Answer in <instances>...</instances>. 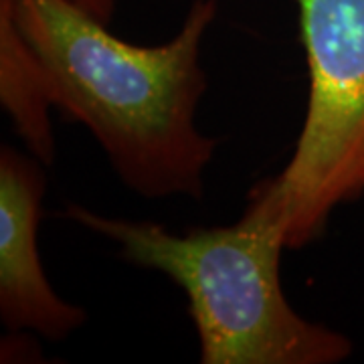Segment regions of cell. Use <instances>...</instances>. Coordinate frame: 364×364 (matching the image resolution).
Here are the masks:
<instances>
[{
	"mask_svg": "<svg viewBox=\"0 0 364 364\" xmlns=\"http://www.w3.org/2000/svg\"><path fill=\"white\" fill-rule=\"evenodd\" d=\"M43 166L11 146L0 150V320L11 332L59 342L85 324L87 314L53 289L41 263Z\"/></svg>",
	"mask_w": 364,
	"mask_h": 364,
	"instance_id": "cell-4",
	"label": "cell"
},
{
	"mask_svg": "<svg viewBox=\"0 0 364 364\" xmlns=\"http://www.w3.org/2000/svg\"><path fill=\"white\" fill-rule=\"evenodd\" d=\"M71 2L105 25H109L116 11V0H71Z\"/></svg>",
	"mask_w": 364,
	"mask_h": 364,
	"instance_id": "cell-6",
	"label": "cell"
},
{
	"mask_svg": "<svg viewBox=\"0 0 364 364\" xmlns=\"http://www.w3.org/2000/svg\"><path fill=\"white\" fill-rule=\"evenodd\" d=\"M0 104L28 152L51 166L55 162V107L47 73L18 31L9 0H0Z\"/></svg>",
	"mask_w": 364,
	"mask_h": 364,
	"instance_id": "cell-5",
	"label": "cell"
},
{
	"mask_svg": "<svg viewBox=\"0 0 364 364\" xmlns=\"http://www.w3.org/2000/svg\"><path fill=\"white\" fill-rule=\"evenodd\" d=\"M67 219L114 241L138 267L164 273L188 301L203 364H338L352 340L306 320L286 298V235L255 203L239 221L178 235L164 225L105 217L69 205Z\"/></svg>",
	"mask_w": 364,
	"mask_h": 364,
	"instance_id": "cell-2",
	"label": "cell"
},
{
	"mask_svg": "<svg viewBox=\"0 0 364 364\" xmlns=\"http://www.w3.org/2000/svg\"><path fill=\"white\" fill-rule=\"evenodd\" d=\"M9 2L55 107L93 134L119 181L146 198H203L219 142L195 124L207 91L200 47L219 2L195 0L181 31L154 47L117 39L71 0Z\"/></svg>",
	"mask_w": 364,
	"mask_h": 364,
	"instance_id": "cell-1",
	"label": "cell"
},
{
	"mask_svg": "<svg viewBox=\"0 0 364 364\" xmlns=\"http://www.w3.org/2000/svg\"><path fill=\"white\" fill-rule=\"evenodd\" d=\"M310 93L296 148L257 182L287 249L316 243L342 205L364 200V0H296Z\"/></svg>",
	"mask_w": 364,
	"mask_h": 364,
	"instance_id": "cell-3",
	"label": "cell"
}]
</instances>
